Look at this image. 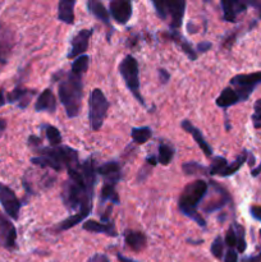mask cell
<instances>
[{
    "label": "cell",
    "instance_id": "1",
    "mask_svg": "<svg viewBox=\"0 0 261 262\" xmlns=\"http://www.w3.org/2000/svg\"><path fill=\"white\" fill-rule=\"evenodd\" d=\"M69 181L61 189V201L69 212L76 214L63 220L58 225L59 230H68L83 222L92 211V196L96 183V168L91 158L87 159L77 169L68 170Z\"/></svg>",
    "mask_w": 261,
    "mask_h": 262
},
{
    "label": "cell",
    "instance_id": "2",
    "mask_svg": "<svg viewBox=\"0 0 261 262\" xmlns=\"http://www.w3.org/2000/svg\"><path fill=\"white\" fill-rule=\"evenodd\" d=\"M55 77H59V100L66 109L67 117L73 119V118L78 117L79 110H81L82 96H83L82 77L76 76L72 72L68 74H64L63 71L58 72Z\"/></svg>",
    "mask_w": 261,
    "mask_h": 262
},
{
    "label": "cell",
    "instance_id": "3",
    "mask_svg": "<svg viewBox=\"0 0 261 262\" xmlns=\"http://www.w3.org/2000/svg\"><path fill=\"white\" fill-rule=\"evenodd\" d=\"M207 189H209V186H207L206 182L202 181V179H197V181L188 183L184 187L178 201L179 211L184 216L196 222L202 228L206 227V222L202 217V215L199 214L197 207H199V204L202 201V199L206 196Z\"/></svg>",
    "mask_w": 261,
    "mask_h": 262
},
{
    "label": "cell",
    "instance_id": "4",
    "mask_svg": "<svg viewBox=\"0 0 261 262\" xmlns=\"http://www.w3.org/2000/svg\"><path fill=\"white\" fill-rule=\"evenodd\" d=\"M37 154L51 159L59 171L63 169L72 170V169H77L79 166L78 151L69 146L60 145L58 147H41L40 150H37Z\"/></svg>",
    "mask_w": 261,
    "mask_h": 262
},
{
    "label": "cell",
    "instance_id": "5",
    "mask_svg": "<svg viewBox=\"0 0 261 262\" xmlns=\"http://www.w3.org/2000/svg\"><path fill=\"white\" fill-rule=\"evenodd\" d=\"M153 5L159 18L170 19V28L178 30L181 27L186 10L184 0H154Z\"/></svg>",
    "mask_w": 261,
    "mask_h": 262
},
{
    "label": "cell",
    "instance_id": "6",
    "mask_svg": "<svg viewBox=\"0 0 261 262\" xmlns=\"http://www.w3.org/2000/svg\"><path fill=\"white\" fill-rule=\"evenodd\" d=\"M119 73L122 78L124 79L128 90L130 94L135 96V99L145 106V100L140 92V69H138V61L135 56L127 55L124 56L119 64Z\"/></svg>",
    "mask_w": 261,
    "mask_h": 262
},
{
    "label": "cell",
    "instance_id": "7",
    "mask_svg": "<svg viewBox=\"0 0 261 262\" xmlns=\"http://www.w3.org/2000/svg\"><path fill=\"white\" fill-rule=\"evenodd\" d=\"M109 106L110 104L105 97L104 92L100 89H95L89 99V120L92 130L97 132L101 129Z\"/></svg>",
    "mask_w": 261,
    "mask_h": 262
},
{
    "label": "cell",
    "instance_id": "8",
    "mask_svg": "<svg viewBox=\"0 0 261 262\" xmlns=\"http://www.w3.org/2000/svg\"><path fill=\"white\" fill-rule=\"evenodd\" d=\"M261 84V72H255L250 74H237L230 79V87L234 89L241 101H246L253 90Z\"/></svg>",
    "mask_w": 261,
    "mask_h": 262
},
{
    "label": "cell",
    "instance_id": "9",
    "mask_svg": "<svg viewBox=\"0 0 261 262\" xmlns=\"http://www.w3.org/2000/svg\"><path fill=\"white\" fill-rule=\"evenodd\" d=\"M0 204L5 214L13 220H18L20 211V202L12 188L0 183Z\"/></svg>",
    "mask_w": 261,
    "mask_h": 262
},
{
    "label": "cell",
    "instance_id": "10",
    "mask_svg": "<svg viewBox=\"0 0 261 262\" xmlns=\"http://www.w3.org/2000/svg\"><path fill=\"white\" fill-rule=\"evenodd\" d=\"M92 32H94L92 28H90V30L89 28H84V30H81L72 37L71 50L68 53L69 59L84 55V51H87V49H89V41L90 37L92 36Z\"/></svg>",
    "mask_w": 261,
    "mask_h": 262
},
{
    "label": "cell",
    "instance_id": "11",
    "mask_svg": "<svg viewBox=\"0 0 261 262\" xmlns=\"http://www.w3.org/2000/svg\"><path fill=\"white\" fill-rule=\"evenodd\" d=\"M17 230L13 223L0 212V245L8 250H14L17 243Z\"/></svg>",
    "mask_w": 261,
    "mask_h": 262
},
{
    "label": "cell",
    "instance_id": "12",
    "mask_svg": "<svg viewBox=\"0 0 261 262\" xmlns=\"http://www.w3.org/2000/svg\"><path fill=\"white\" fill-rule=\"evenodd\" d=\"M132 3L128 0H112L109 3L110 15L115 22L125 25L132 17Z\"/></svg>",
    "mask_w": 261,
    "mask_h": 262
},
{
    "label": "cell",
    "instance_id": "13",
    "mask_svg": "<svg viewBox=\"0 0 261 262\" xmlns=\"http://www.w3.org/2000/svg\"><path fill=\"white\" fill-rule=\"evenodd\" d=\"M119 181L120 176L109 177V178L104 179V186H102L101 193H100V202H101V205L106 204V202H110L112 205L119 204V196H118L117 191H115V186H117Z\"/></svg>",
    "mask_w": 261,
    "mask_h": 262
},
{
    "label": "cell",
    "instance_id": "14",
    "mask_svg": "<svg viewBox=\"0 0 261 262\" xmlns=\"http://www.w3.org/2000/svg\"><path fill=\"white\" fill-rule=\"evenodd\" d=\"M35 90H28L25 89V87L18 86L12 92L8 94L7 100L9 104H17L18 107H20V109H26L30 105L31 100L35 96Z\"/></svg>",
    "mask_w": 261,
    "mask_h": 262
},
{
    "label": "cell",
    "instance_id": "15",
    "mask_svg": "<svg viewBox=\"0 0 261 262\" xmlns=\"http://www.w3.org/2000/svg\"><path fill=\"white\" fill-rule=\"evenodd\" d=\"M247 2H241V0H224L222 2L223 17L227 22H235L238 15L247 9Z\"/></svg>",
    "mask_w": 261,
    "mask_h": 262
},
{
    "label": "cell",
    "instance_id": "16",
    "mask_svg": "<svg viewBox=\"0 0 261 262\" xmlns=\"http://www.w3.org/2000/svg\"><path fill=\"white\" fill-rule=\"evenodd\" d=\"M181 125H182V128L186 130V132H188L189 135L193 137V140L196 141V143L199 145V147L201 148L202 152L205 154V156H207V158H211L212 154H214L212 152V148H211V146L207 143V141L204 138L201 130H200L199 128L194 127V125L192 124L191 122H188V120H183V122L181 123Z\"/></svg>",
    "mask_w": 261,
    "mask_h": 262
},
{
    "label": "cell",
    "instance_id": "17",
    "mask_svg": "<svg viewBox=\"0 0 261 262\" xmlns=\"http://www.w3.org/2000/svg\"><path fill=\"white\" fill-rule=\"evenodd\" d=\"M58 102H56L55 95L53 94L50 89L44 90L37 97V101L35 104V110L37 113L41 112H49V113H55Z\"/></svg>",
    "mask_w": 261,
    "mask_h": 262
},
{
    "label": "cell",
    "instance_id": "18",
    "mask_svg": "<svg viewBox=\"0 0 261 262\" xmlns=\"http://www.w3.org/2000/svg\"><path fill=\"white\" fill-rule=\"evenodd\" d=\"M83 230L91 233H104V234L109 235V237H118V232L115 229V225L113 222L102 223L96 222V220H87L82 225Z\"/></svg>",
    "mask_w": 261,
    "mask_h": 262
},
{
    "label": "cell",
    "instance_id": "19",
    "mask_svg": "<svg viewBox=\"0 0 261 262\" xmlns=\"http://www.w3.org/2000/svg\"><path fill=\"white\" fill-rule=\"evenodd\" d=\"M123 235H124L125 245H127L130 250L138 252V251L143 250V248L146 247L147 239H146V235L143 234V233L128 229L123 233Z\"/></svg>",
    "mask_w": 261,
    "mask_h": 262
},
{
    "label": "cell",
    "instance_id": "20",
    "mask_svg": "<svg viewBox=\"0 0 261 262\" xmlns=\"http://www.w3.org/2000/svg\"><path fill=\"white\" fill-rule=\"evenodd\" d=\"M87 8H89V12L91 13L95 18L101 20V22L106 26L107 30H113L109 20V12H107L106 8L104 7V4H102L101 2H97V0H90V2H87Z\"/></svg>",
    "mask_w": 261,
    "mask_h": 262
},
{
    "label": "cell",
    "instance_id": "21",
    "mask_svg": "<svg viewBox=\"0 0 261 262\" xmlns=\"http://www.w3.org/2000/svg\"><path fill=\"white\" fill-rule=\"evenodd\" d=\"M74 0H61L58 4V19L66 25L74 23Z\"/></svg>",
    "mask_w": 261,
    "mask_h": 262
},
{
    "label": "cell",
    "instance_id": "22",
    "mask_svg": "<svg viewBox=\"0 0 261 262\" xmlns=\"http://www.w3.org/2000/svg\"><path fill=\"white\" fill-rule=\"evenodd\" d=\"M216 105L222 109H228V107L233 106V105L241 102L240 96L237 95V92L234 91L233 87H225L222 92H220L219 96L216 97Z\"/></svg>",
    "mask_w": 261,
    "mask_h": 262
},
{
    "label": "cell",
    "instance_id": "23",
    "mask_svg": "<svg viewBox=\"0 0 261 262\" xmlns=\"http://www.w3.org/2000/svg\"><path fill=\"white\" fill-rule=\"evenodd\" d=\"M168 37L170 38L173 42H176L177 45L181 48V50L183 51V53L186 54V55L188 56L191 60H196V59H197V51H194V49L192 48L191 43H189L188 41H187L186 38H184L183 36H182L181 33L178 32V31H176V30L170 31V32H169V35H168Z\"/></svg>",
    "mask_w": 261,
    "mask_h": 262
},
{
    "label": "cell",
    "instance_id": "24",
    "mask_svg": "<svg viewBox=\"0 0 261 262\" xmlns=\"http://www.w3.org/2000/svg\"><path fill=\"white\" fill-rule=\"evenodd\" d=\"M96 173L101 176L102 178H109V177L120 176V164L117 161H110V163L102 164L101 166L96 168Z\"/></svg>",
    "mask_w": 261,
    "mask_h": 262
},
{
    "label": "cell",
    "instance_id": "25",
    "mask_svg": "<svg viewBox=\"0 0 261 262\" xmlns=\"http://www.w3.org/2000/svg\"><path fill=\"white\" fill-rule=\"evenodd\" d=\"M248 156H250V152H247V151H243V152L241 154V155L238 156V158L235 159L232 164H228V166L224 169V171L220 174V177H230V176H233V174L237 173V171L242 168L243 164L246 163V160H247Z\"/></svg>",
    "mask_w": 261,
    "mask_h": 262
},
{
    "label": "cell",
    "instance_id": "26",
    "mask_svg": "<svg viewBox=\"0 0 261 262\" xmlns=\"http://www.w3.org/2000/svg\"><path fill=\"white\" fill-rule=\"evenodd\" d=\"M130 136L132 140L138 145H143L153 137V130L150 127H138L130 129Z\"/></svg>",
    "mask_w": 261,
    "mask_h": 262
},
{
    "label": "cell",
    "instance_id": "27",
    "mask_svg": "<svg viewBox=\"0 0 261 262\" xmlns=\"http://www.w3.org/2000/svg\"><path fill=\"white\" fill-rule=\"evenodd\" d=\"M44 129H45L46 138H48V141H49V143H50L51 147H58V146L61 145V141H63V138H61V133L59 132L58 128L54 127V125L46 124V125H44Z\"/></svg>",
    "mask_w": 261,
    "mask_h": 262
},
{
    "label": "cell",
    "instance_id": "28",
    "mask_svg": "<svg viewBox=\"0 0 261 262\" xmlns=\"http://www.w3.org/2000/svg\"><path fill=\"white\" fill-rule=\"evenodd\" d=\"M90 64V56L89 55H81L78 58H76V60L72 63V73L76 74V76L82 77V74H84L89 69Z\"/></svg>",
    "mask_w": 261,
    "mask_h": 262
},
{
    "label": "cell",
    "instance_id": "29",
    "mask_svg": "<svg viewBox=\"0 0 261 262\" xmlns=\"http://www.w3.org/2000/svg\"><path fill=\"white\" fill-rule=\"evenodd\" d=\"M174 156V148L166 143H160L158 150V163L161 165H168Z\"/></svg>",
    "mask_w": 261,
    "mask_h": 262
},
{
    "label": "cell",
    "instance_id": "30",
    "mask_svg": "<svg viewBox=\"0 0 261 262\" xmlns=\"http://www.w3.org/2000/svg\"><path fill=\"white\" fill-rule=\"evenodd\" d=\"M182 169L187 176H200V174L209 176V168H205L201 164L194 163V161H188V163L183 164Z\"/></svg>",
    "mask_w": 261,
    "mask_h": 262
},
{
    "label": "cell",
    "instance_id": "31",
    "mask_svg": "<svg viewBox=\"0 0 261 262\" xmlns=\"http://www.w3.org/2000/svg\"><path fill=\"white\" fill-rule=\"evenodd\" d=\"M228 166L227 159L223 156H214L211 165L209 166V176H220Z\"/></svg>",
    "mask_w": 261,
    "mask_h": 262
},
{
    "label": "cell",
    "instance_id": "32",
    "mask_svg": "<svg viewBox=\"0 0 261 262\" xmlns=\"http://www.w3.org/2000/svg\"><path fill=\"white\" fill-rule=\"evenodd\" d=\"M233 228H234V232H235V235H237V251L240 253H243L246 251V246H247V243H246V238H245V228L242 227V225H240L238 223H234L233 224Z\"/></svg>",
    "mask_w": 261,
    "mask_h": 262
},
{
    "label": "cell",
    "instance_id": "33",
    "mask_svg": "<svg viewBox=\"0 0 261 262\" xmlns=\"http://www.w3.org/2000/svg\"><path fill=\"white\" fill-rule=\"evenodd\" d=\"M224 245H225L224 239H223V237H220V235H217V237L214 239V242L211 243V248H210V251H211L212 255H214L216 258H219V260H222L223 258Z\"/></svg>",
    "mask_w": 261,
    "mask_h": 262
},
{
    "label": "cell",
    "instance_id": "34",
    "mask_svg": "<svg viewBox=\"0 0 261 262\" xmlns=\"http://www.w3.org/2000/svg\"><path fill=\"white\" fill-rule=\"evenodd\" d=\"M224 243L228 246V247L232 248V250H233V248L237 247V235H235V232H234V228H233V225H230V228L228 229L227 235H225Z\"/></svg>",
    "mask_w": 261,
    "mask_h": 262
},
{
    "label": "cell",
    "instance_id": "35",
    "mask_svg": "<svg viewBox=\"0 0 261 262\" xmlns=\"http://www.w3.org/2000/svg\"><path fill=\"white\" fill-rule=\"evenodd\" d=\"M252 120L255 123V127H261V99L257 100L255 104V113L252 115Z\"/></svg>",
    "mask_w": 261,
    "mask_h": 262
},
{
    "label": "cell",
    "instance_id": "36",
    "mask_svg": "<svg viewBox=\"0 0 261 262\" xmlns=\"http://www.w3.org/2000/svg\"><path fill=\"white\" fill-rule=\"evenodd\" d=\"M41 142H42V141H41V138L37 137V136L32 135V136H30V137H28V146L33 147L36 151L40 150V148H41Z\"/></svg>",
    "mask_w": 261,
    "mask_h": 262
},
{
    "label": "cell",
    "instance_id": "37",
    "mask_svg": "<svg viewBox=\"0 0 261 262\" xmlns=\"http://www.w3.org/2000/svg\"><path fill=\"white\" fill-rule=\"evenodd\" d=\"M224 262H238L237 251L229 248V250L227 251V253H225V256H224Z\"/></svg>",
    "mask_w": 261,
    "mask_h": 262
},
{
    "label": "cell",
    "instance_id": "38",
    "mask_svg": "<svg viewBox=\"0 0 261 262\" xmlns=\"http://www.w3.org/2000/svg\"><path fill=\"white\" fill-rule=\"evenodd\" d=\"M212 48V43L210 41H202L197 43V53H207Z\"/></svg>",
    "mask_w": 261,
    "mask_h": 262
},
{
    "label": "cell",
    "instance_id": "39",
    "mask_svg": "<svg viewBox=\"0 0 261 262\" xmlns=\"http://www.w3.org/2000/svg\"><path fill=\"white\" fill-rule=\"evenodd\" d=\"M250 214L253 219L261 223V206H251L250 207Z\"/></svg>",
    "mask_w": 261,
    "mask_h": 262
},
{
    "label": "cell",
    "instance_id": "40",
    "mask_svg": "<svg viewBox=\"0 0 261 262\" xmlns=\"http://www.w3.org/2000/svg\"><path fill=\"white\" fill-rule=\"evenodd\" d=\"M159 78H160L161 83L166 84L169 79H170V74H169V72H166L165 69H159Z\"/></svg>",
    "mask_w": 261,
    "mask_h": 262
},
{
    "label": "cell",
    "instance_id": "41",
    "mask_svg": "<svg viewBox=\"0 0 261 262\" xmlns=\"http://www.w3.org/2000/svg\"><path fill=\"white\" fill-rule=\"evenodd\" d=\"M248 5L255 8L257 10L258 15H260V19H261V0H253V2H247Z\"/></svg>",
    "mask_w": 261,
    "mask_h": 262
},
{
    "label": "cell",
    "instance_id": "42",
    "mask_svg": "<svg viewBox=\"0 0 261 262\" xmlns=\"http://www.w3.org/2000/svg\"><path fill=\"white\" fill-rule=\"evenodd\" d=\"M260 237H261V230H260ZM261 261V251L257 256H251L243 260V262H260Z\"/></svg>",
    "mask_w": 261,
    "mask_h": 262
},
{
    "label": "cell",
    "instance_id": "43",
    "mask_svg": "<svg viewBox=\"0 0 261 262\" xmlns=\"http://www.w3.org/2000/svg\"><path fill=\"white\" fill-rule=\"evenodd\" d=\"M146 164L147 165H151V166H156L158 165V158H155V156H147V159H146Z\"/></svg>",
    "mask_w": 261,
    "mask_h": 262
},
{
    "label": "cell",
    "instance_id": "44",
    "mask_svg": "<svg viewBox=\"0 0 261 262\" xmlns=\"http://www.w3.org/2000/svg\"><path fill=\"white\" fill-rule=\"evenodd\" d=\"M5 129H7V120L0 118V138H2L3 133L5 132Z\"/></svg>",
    "mask_w": 261,
    "mask_h": 262
},
{
    "label": "cell",
    "instance_id": "45",
    "mask_svg": "<svg viewBox=\"0 0 261 262\" xmlns=\"http://www.w3.org/2000/svg\"><path fill=\"white\" fill-rule=\"evenodd\" d=\"M5 104H7V100H5V96H4V90L0 89V107L4 106Z\"/></svg>",
    "mask_w": 261,
    "mask_h": 262
},
{
    "label": "cell",
    "instance_id": "46",
    "mask_svg": "<svg viewBox=\"0 0 261 262\" xmlns=\"http://www.w3.org/2000/svg\"><path fill=\"white\" fill-rule=\"evenodd\" d=\"M117 258H118V260H119L120 262H138V261L132 260V258H127V257H124V256L120 255V253H118V255H117Z\"/></svg>",
    "mask_w": 261,
    "mask_h": 262
},
{
    "label": "cell",
    "instance_id": "47",
    "mask_svg": "<svg viewBox=\"0 0 261 262\" xmlns=\"http://www.w3.org/2000/svg\"><path fill=\"white\" fill-rule=\"evenodd\" d=\"M96 260H97V262H110L109 260H107V257L105 255H99V253H97L96 255Z\"/></svg>",
    "mask_w": 261,
    "mask_h": 262
},
{
    "label": "cell",
    "instance_id": "48",
    "mask_svg": "<svg viewBox=\"0 0 261 262\" xmlns=\"http://www.w3.org/2000/svg\"><path fill=\"white\" fill-rule=\"evenodd\" d=\"M260 173H261V164L257 166V168L252 169V171H251V176H252V177H257Z\"/></svg>",
    "mask_w": 261,
    "mask_h": 262
},
{
    "label": "cell",
    "instance_id": "49",
    "mask_svg": "<svg viewBox=\"0 0 261 262\" xmlns=\"http://www.w3.org/2000/svg\"><path fill=\"white\" fill-rule=\"evenodd\" d=\"M187 242L192 243V245H201V243L204 242V241H191V239H188V241H187Z\"/></svg>",
    "mask_w": 261,
    "mask_h": 262
},
{
    "label": "cell",
    "instance_id": "50",
    "mask_svg": "<svg viewBox=\"0 0 261 262\" xmlns=\"http://www.w3.org/2000/svg\"><path fill=\"white\" fill-rule=\"evenodd\" d=\"M87 262H97V260H96V255H94V256H92V257L90 258V260L87 261Z\"/></svg>",
    "mask_w": 261,
    "mask_h": 262
},
{
    "label": "cell",
    "instance_id": "51",
    "mask_svg": "<svg viewBox=\"0 0 261 262\" xmlns=\"http://www.w3.org/2000/svg\"><path fill=\"white\" fill-rule=\"evenodd\" d=\"M0 63H4V60H2V59H0Z\"/></svg>",
    "mask_w": 261,
    "mask_h": 262
}]
</instances>
